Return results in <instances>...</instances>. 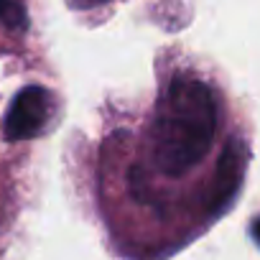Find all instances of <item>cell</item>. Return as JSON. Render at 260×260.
<instances>
[{"instance_id":"cell-1","label":"cell","mask_w":260,"mask_h":260,"mask_svg":"<svg viewBox=\"0 0 260 260\" xmlns=\"http://www.w3.org/2000/svg\"><path fill=\"white\" fill-rule=\"evenodd\" d=\"M217 130V102L212 89L179 77L158 102L153 122V161L169 176L194 169L209 151Z\"/></svg>"},{"instance_id":"cell-2","label":"cell","mask_w":260,"mask_h":260,"mask_svg":"<svg viewBox=\"0 0 260 260\" xmlns=\"http://www.w3.org/2000/svg\"><path fill=\"white\" fill-rule=\"evenodd\" d=\"M51 115V94L44 87H26L16 94L8 117H6V138L26 141L41 133Z\"/></svg>"},{"instance_id":"cell-3","label":"cell","mask_w":260,"mask_h":260,"mask_svg":"<svg viewBox=\"0 0 260 260\" xmlns=\"http://www.w3.org/2000/svg\"><path fill=\"white\" fill-rule=\"evenodd\" d=\"M242 169H245V151L237 141H232L224 148V153L219 158V166H217V174H214V186H212V197H209L212 209H219L232 199V194L240 186Z\"/></svg>"},{"instance_id":"cell-4","label":"cell","mask_w":260,"mask_h":260,"mask_svg":"<svg viewBox=\"0 0 260 260\" xmlns=\"http://www.w3.org/2000/svg\"><path fill=\"white\" fill-rule=\"evenodd\" d=\"M0 23L11 31H23L28 26L26 11L18 0H0Z\"/></svg>"},{"instance_id":"cell-5","label":"cell","mask_w":260,"mask_h":260,"mask_svg":"<svg viewBox=\"0 0 260 260\" xmlns=\"http://www.w3.org/2000/svg\"><path fill=\"white\" fill-rule=\"evenodd\" d=\"M82 8H92V6H100V3H107V0H77Z\"/></svg>"},{"instance_id":"cell-6","label":"cell","mask_w":260,"mask_h":260,"mask_svg":"<svg viewBox=\"0 0 260 260\" xmlns=\"http://www.w3.org/2000/svg\"><path fill=\"white\" fill-rule=\"evenodd\" d=\"M255 237H257V242H260V219L255 222Z\"/></svg>"}]
</instances>
